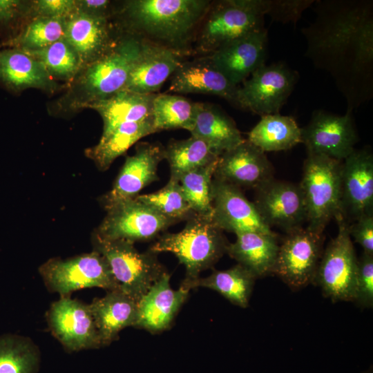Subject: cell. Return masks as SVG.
I'll return each mask as SVG.
<instances>
[{"mask_svg":"<svg viewBox=\"0 0 373 373\" xmlns=\"http://www.w3.org/2000/svg\"><path fill=\"white\" fill-rule=\"evenodd\" d=\"M316 17L302 32L305 55L329 73L353 111L373 95L372 3L318 1Z\"/></svg>","mask_w":373,"mask_h":373,"instance_id":"1","label":"cell"},{"mask_svg":"<svg viewBox=\"0 0 373 373\" xmlns=\"http://www.w3.org/2000/svg\"><path fill=\"white\" fill-rule=\"evenodd\" d=\"M211 3L208 0H130L123 3L121 14L126 32L185 53Z\"/></svg>","mask_w":373,"mask_h":373,"instance_id":"2","label":"cell"},{"mask_svg":"<svg viewBox=\"0 0 373 373\" xmlns=\"http://www.w3.org/2000/svg\"><path fill=\"white\" fill-rule=\"evenodd\" d=\"M144 39L126 32L100 57L83 67L57 102L59 109L76 111L123 90Z\"/></svg>","mask_w":373,"mask_h":373,"instance_id":"3","label":"cell"},{"mask_svg":"<svg viewBox=\"0 0 373 373\" xmlns=\"http://www.w3.org/2000/svg\"><path fill=\"white\" fill-rule=\"evenodd\" d=\"M229 243L211 217L194 214L180 231L162 234L149 250L157 254H174L186 269L182 283L189 284L198 278L200 272L213 267L226 253Z\"/></svg>","mask_w":373,"mask_h":373,"instance_id":"4","label":"cell"},{"mask_svg":"<svg viewBox=\"0 0 373 373\" xmlns=\"http://www.w3.org/2000/svg\"><path fill=\"white\" fill-rule=\"evenodd\" d=\"M266 0L211 1L195 31L196 50L209 55L224 45L265 28Z\"/></svg>","mask_w":373,"mask_h":373,"instance_id":"5","label":"cell"},{"mask_svg":"<svg viewBox=\"0 0 373 373\" xmlns=\"http://www.w3.org/2000/svg\"><path fill=\"white\" fill-rule=\"evenodd\" d=\"M342 162L323 155L307 153L300 187L307 209V229L323 233L340 214Z\"/></svg>","mask_w":373,"mask_h":373,"instance_id":"6","label":"cell"},{"mask_svg":"<svg viewBox=\"0 0 373 373\" xmlns=\"http://www.w3.org/2000/svg\"><path fill=\"white\" fill-rule=\"evenodd\" d=\"M95 249L107 261L119 289L137 302L166 271L157 254L141 253L134 243L122 239H108L95 233Z\"/></svg>","mask_w":373,"mask_h":373,"instance_id":"7","label":"cell"},{"mask_svg":"<svg viewBox=\"0 0 373 373\" xmlns=\"http://www.w3.org/2000/svg\"><path fill=\"white\" fill-rule=\"evenodd\" d=\"M338 233L323 250L312 283L332 301H354L357 260L349 233V224L341 216L335 218Z\"/></svg>","mask_w":373,"mask_h":373,"instance_id":"8","label":"cell"},{"mask_svg":"<svg viewBox=\"0 0 373 373\" xmlns=\"http://www.w3.org/2000/svg\"><path fill=\"white\" fill-rule=\"evenodd\" d=\"M39 272L46 286L61 298L83 288L119 289L107 261L95 250L66 260L50 259Z\"/></svg>","mask_w":373,"mask_h":373,"instance_id":"9","label":"cell"},{"mask_svg":"<svg viewBox=\"0 0 373 373\" xmlns=\"http://www.w3.org/2000/svg\"><path fill=\"white\" fill-rule=\"evenodd\" d=\"M324 235L307 227L287 232L278 251L272 274L292 290L312 283L323 252Z\"/></svg>","mask_w":373,"mask_h":373,"instance_id":"10","label":"cell"},{"mask_svg":"<svg viewBox=\"0 0 373 373\" xmlns=\"http://www.w3.org/2000/svg\"><path fill=\"white\" fill-rule=\"evenodd\" d=\"M238 86L235 105L254 114L279 113L292 93L298 74L283 63L263 64Z\"/></svg>","mask_w":373,"mask_h":373,"instance_id":"11","label":"cell"},{"mask_svg":"<svg viewBox=\"0 0 373 373\" xmlns=\"http://www.w3.org/2000/svg\"><path fill=\"white\" fill-rule=\"evenodd\" d=\"M106 211L95 233L108 239H122L133 243L151 240L175 224L136 198L122 200Z\"/></svg>","mask_w":373,"mask_h":373,"instance_id":"12","label":"cell"},{"mask_svg":"<svg viewBox=\"0 0 373 373\" xmlns=\"http://www.w3.org/2000/svg\"><path fill=\"white\" fill-rule=\"evenodd\" d=\"M358 137L352 111L339 116L316 111L308 124L301 128V142L307 153L323 155L340 161L354 150Z\"/></svg>","mask_w":373,"mask_h":373,"instance_id":"13","label":"cell"},{"mask_svg":"<svg viewBox=\"0 0 373 373\" xmlns=\"http://www.w3.org/2000/svg\"><path fill=\"white\" fill-rule=\"evenodd\" d=\"M367 214H373V155L364 148L342 162L339 216L350 224Z\"/></svg>","mask_w":373,"mask_h":373,"instance_id":"14","label":"cell"},{"mask_svg":"<svg viewBox=\"0 0 373 373\" xmlns=\"http://www.w3.org/2000/svg\"><path fill=\"white\" fill-rule=\"evenodd\" d=\"M254 204L271 229L289 232L307 222V209L300 185L274 178L255 189Z\"/></svg>","mask_w":373,"mask_h":373,"instance_id":"15","label":"cell"},{"mask_svg":"<svg viewBox=\"0 0 373 373\" xmlns=\"http://www.w3.org/2000/svg\"><path fill=\"white\" fill-rule=\"evenodd\" d=\"M212 215L214 224L222 231L274 234L263 221L254 202L238 187L213 178Z\"/></svg>","mask_w":373,"mask_h":373,"instance_id":"16","label":"cell"},{"mask_svg":"<svg viewBox=\"0 0 373 373\" xmlns=\"http://www.w3.org/2000/svg\"><path fill=\"white\" fill-rule=\"evenodd\" d=\"M48 320L54 336L70 351L102 346L89 305L61 298L52 304Z\"/></svg>","mask_w":373,"mask_h":373,"instance_id":"17","label":"cell"},{"mask_svg":"<svg viewBox=\"0 0 373 373\" xmlns=\"http://www.w3.org/2000/svg\"><path fill=\"white\" fill-rule=\"evenodd\" d=\"M164 159V146L160 143H139L135 153L126 158L112 189L102 197L104 209L135 198L144 187L157 181V166Z\"/></svg>","mask_w":373,"mask_h":373,"instance_id":"18","label":"cell"},{"mask_svg":"<svg viewBox=\"0 0 373 373\" xmlns=\"http://www.w3.org/2000/svg\"><path fill=\"white\" fill-rule=\"evenodd\" d=\"M213 178L240 189H256L274 178V168L265 153L245 139L219 157Z\"/></svg>","mask_w":373,"mask_h":373,"instance_id":"19","label":"cell"},{"mask_svg":"<svg viewBox=\"0 0 373 373\" xmlns=\"http://www.w3.org/2000/svg\"><path fill=\"white\" fill-rule=\"evenodd\" d=\"M267 46V31L264 28L224 45L209 57L217 68L238 86L265 64Z\"/></svg>","mask_w":373,"mask_h":373,"instance_id":"20","label":"cell"},{"mask_svg":"<svg viewBox=\"0 0 373 373\" xmlns=\"http://www.w3.org/2000/svg\"><path fill=\"white\" fill-rule=\"evenodd\" d=\"M184 52L144 40L124 90L153 94L160 89L183 61Z\"/></svg>","mask_w":373,"mask_h":373,"instance_id":"21","label":"cell"},{"mask_svg":"<svg viewBox=\"0 0 373 373\" xmlns=\"http://www.w3.org/2000/svg\"><path fill=\"white\" fill-rule=\"evenodd\" d=\"M190 290L183 284L178 289H173L170 275L165 272L137 302L135 327L152 333L169 328Z\"/></svg>","mask_w":373,"mask_h":373,"instance_id":"22","label":"cell"},{"mask_svg":"<svg viewBox=\"0 0 373 373\" xmlns=\"http://www.w3.org/2000/svg\"><path fill=\"white\" fill-rule=\"evenodd\" d=\"M238 88L204 55L183 61L171 75L169 90L218 95L234 104Z\"/></svg>","mask_w":373,"mask_h":373,"instance_id":"23","label":"cell"},{"mask_svg":"<svg viewBox=\"0 0 373 373\" xmlns=\"http://www.w3.org/2000/svg\"><path fill=\"white\" fill-rule=\"evenodd\" d=\"M108 19L77 10L66 17L64 39L77 51L82 68L103 55L115 41Z\"/></svg>","mask_w":373,"mask_h":373,"instance_id":"24","label":"cell"},{"mask_svg":"<svg viewBox=\"0 0 373 373\" xmlns=\"http://www.w3.org/2000/svg\"><path fill=\"white\" fill-rule=\"evenodd\" d=\"M0 85L13 93L28 88L53 93L60 87L41 62L15 48L0 50Z\"/></svg>","mask_w":373,"mask_h":373,"instance_id":"25","label":"cell"},{"mask_svg":"<svg viewBox=\"0 0 373 373\" xmlns=\"http://www.w3.org/2000/svg\"><path fill=\"white\" fill-rule=\"evenodd\" d=\"M89 305L102 345L115 340L122 329L135 327L137 302L120 289L108 291Z\"/></svg>","mask_w":373,"mask_h":373,"instance_id":"26","label":"cell"},{"mask_svg":"<svg viewBox=\"0 0 373 373\" xmlns=\"http://www.w3.org/2000/svg\"><path fill=\"white\" fill-rule=\"evenodd\" d=\"M236 235V240L229 243L226 253L256 278L272 274L279 248L277 235L258 232Z\"/></svg>","mask_w":373,"mask_h":373,"instance_id":"27","label":"cell"},{"mask_svg":"<svg viewBox=\"0 0 373 373\" xmlns=\"http://www.w3.org/2000/svg\"><path fill=\"white\" fill-rule=\"evenodd\" d=\"M190 133L220 155L245 140L229 116L216 105L204 102H196L194 124Z\"/></svg>","mask_w":373,"mask_h":373,"instance_id":"28","label":"cell"},{"mask_svg":"<svg viewBox=\"0 0 373 373\" xmlns=\"http://www.w3.org/2000/svg\"><path fill=\"white\" fill-rule=\"evenodd\" d=\"M156 93L141 94L122 90L112 96L88 105L86 108L96 111L103 120L106 135L124 123L135 122L152 117L153 103Z\"/></svg>","mask_w":373,"mask_h":373,"instance_id":"29","label":"cell"},{"mask_svg":"<svg viewBox=\"0 0 373 373\" xmlns=\"http://www.w3.org/2000/svg\"><path fill=\"white\" fill-rule=\"evenodd\" d=\"M155 133L153 117L124 123L114 128L101 138L97 144L87 149L86 156L91 159L99 169L107 170L114 160L123 155L140 139Z\"/></svg>","mask_w":373,"mask_h":373,"instance_id":"30","label":"cell"},{"mask_svg":"<svg viewBox=\"0 0 373 373\" xmlns=\"http://www.w3.org/2000/svg\"><path fill=\"white\" fill-rule=\"evenodd\" d=\"M247 140L265 153L288 150L301 142V128L291 116L265 115L249 133Z\"/></svg>","mask_w":373,"mask_h":373,"instance_id":"31","label":"cell"},{"mask_svg":"<svg viewBox=\"0 0 373 373\" xmlns=\"http://www.w3.org/2000/svg\"><path fill=\"white\" fill-rule=\"evenodd\" d=\"M256 278L243 266L237 264L222 271L214 270L206 278L182 284L190 289L202 287L216 291L231 303L245 308L249 305Z\"/></svg>","mask_w":373,"mask_h":373,"instance_id":"32","label":"cell"},{"mask_svg":"<svg viewBox=\"0 0 373 373\" xmlns=\"http://www.w3.org/2000/svg\"><path fill=\"white\" fill-rule=\"evenodd\" d=\"M220 156L207 143L191 135L184 140H171L164 147L169 180L178 182L184 174L218 160Z\"/></svg>","mask_w":373,"mask_h":373,"instance_id":"33","label":"cell"},{"mask_svg":"<svg viewBox=\"0 0 373 373\" xmlns=\"http://www.w3.org/2000/svg\"><path fill=\"white\" fill-rule=\"evenodd\" d=\"M196 102L180 95L156 93L153 103L152 117L155 132L193 128Z\"/></svg>","mask_w":373,"mask_h":373,"instance_id":"34","label":"cell"},{"mask_svg":"<svg viewBox=\"0 0 373 373\" xmlns=\"http://www.w3.org/2000/svg\"><path fill=\"white\" fill-rule=\"evenodd\" d=\"M66 17H34L4 45L25 52L43 49L64 37Z\"/></svg>","mask_w":373,"mask_h":373,"instance_id":"35","label":"cell"},{"mask_svg":"<svg viewBox=\"0 0 373 373\" xmlns=\"http://www.w3.org/2000/svg\"><path fill=\"white\" fill-rule=\"evenodd\" d=\"M26 52L41 62L55 80L69 84L82 68L77 51L64 37L43 49Z\"/></svg>","mask_w":373,"mask_h":373,"instance_id":"36","label":"cell"},{"mask_svg":"<svg viewBox=\"0 0 373 373\" xmlns=\"http://www.w3.org/2000/svg\"><path fill=\"white\" fill-rule=\"evenodd\" d=\"M218 161L193 170L179 180L184 197L195 214L211 217L212 184Z\"/></svg>","mask_w":373,"mask_h":373,"instance_id":"37","label":"cell"},{"mask_svg":"<svg viewBox=\"0 0 373 373\" xmlns=\"http://www.w3.org/2000/svg\"><path fill=\"white\" fill-rule=\"evenodd\" d=\"M39 354L27 338L6 335L0 337V373H35Z\"/></svg>","mask_w":373,"mask_h":373,"instance_id":"38","label":"cell"},{"mask_svg":"<svg viewBox=\"0 0 373 373\" xmlns=\"http://www.w3.org/2000/svg\"><path fill=\"white\" fill-rule=\"evenodd\" d=\"M174 223L188 220L195 213L184 197L180 184L169 180L161 189L135 197Z\"/></svg>","mask_w":373,"mask_h":373,"instance_id":"39","label":"cell"},{"mask_svg":"<svg viewBox=\"0 0 373 373\" xmlns=\"http://www.w3.org/2000/svg\"><path fill=\"white\" fill-rule=\"evenodd\" d=\"M363 308L373 305V256L363 253L357 260L354 301Z\"/></svg>","mask_w":373,"mask_h":373,"instance_id":"40","label":"cell"},{"mask_svg":"<svg viewBox=\"0 0 373 373\" xmlns=\"http://www.w3.org/2000/svg\"><path fill=\"white\" fill-rule=\"evenodd\" d=\"M314 0H266V15L282 23H296Z\"/></svg>","mask_w":373,"mask_h":373,"instance_id":"41","label":"cell"},{"mask_svg":"<svg viewBox=\"0 0 373 373\" xmlns=\"http://www.w3.org/2000/svg\"><path fill=\"white\" fill-rule=\"evenodd\" d=\"M34 17H66L77 11L74 0H38L31 1Z\"/></svg>","mask_w":373,"mask_h":373,"instance_id":"42","label":"cell"},{"mask_svg":"<svg viewBox=\"0 0 373 373\" xmlns=\"http://www.w3.org/2000/svg\"><path fill=\"white\" fill-rule=\"evenodd\" d=\"M349 233L364 253L373 256V214L364 215L349 224Z\"/></svg>","mask_w":373,"mask_h":373,"instance_id":"43","label":"cell"},{"mask_svg":"<svg viewBox=\"0 0 373 373\" xmlns=\"http://www.w3.org/2000/svg\"><path fill=\"white\" fill-rule=\"evenodd\" d=\"M31 8V1L0 0V23H7L16 19Z\"/></svg>","mask_w":373,"mask_h":373,"instance_id":"44","label":"cell"},{"mask_svg":"<svg viewBox=\"0 0 373 373\" xmlns=\"http://www.w3.org/2000/svg\"><path fill=\"white\" fill-rule=\"evenodd\" d=\"M111 2L107 0H77V10L84 14L109 18L112 8Z\"/></svg>","mask_w":373,"mask_h":373,"instance_id":"45","label":"cell"}]
</instances>
